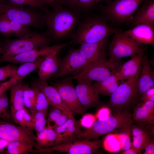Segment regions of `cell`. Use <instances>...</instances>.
<instances>
[{"mask_svg":"<svg viewBox=\"0 0 154 154\" xmlns=\"http://www.w3.org/2000/svg\"><path fill=\"white\" fill-rule=\"evenodd\" d=\"M102 15H88L81 18L70 44L80 45L108 39L117 30L111 26Z\"/></svg>","mask_w":154,"mask_h":154,"instance_id":"obj_1","label":"cell"},{"mask_svg":"<svg viewBox=\"0 0 154 154\" xmlns=\"http://www.w3.org/2000/svg\"><path fill=\"white\" fill-rule=\"evenodd\" d=\"M45 15V24L48 34L54 39L65 38L73 33L82 18L81 15L57 4Z\"/></svg>","mask_w":154,"mask_h":154,"instance_id":"obj_2","label":"cell"},{"mask_svg":"<svg viewBox=\"0 0 154 154\" xmlns=\"http://www.w3.org/2000/svg\"><path fill=\"white\" fill-rule=\"evenodd\" d=\"M141 71L121 83L110 95L107 107L113 114L130 110L139 98L138 81Z\"/></svg>","mask_w":154,"mask_h":154,"instance_id":"obj_3","label":"cell"},{"mask_svg":"<svg viewBox=\"0 0 154 154\" xmlns=\"http://www.w3.org/2000/svg\"><path fill=\"white\" fill-rule=\"evenodd\" d=\"M129 110L118 112L104 119H98L90 127L86 128L71 141L82 139L92 140L116 130L132 120Z\"/></svg>","mask_w":154,"mask_h":154,"instance_id":"obj_4","label":"cell"},{"mask_svg":"<svg viewBox=\"0 0 154 154\" xmlns=\"http://www.w3.org/2000/svg\"><path fill=\"white\" fill-rule=\"evenodd\" d=\"M0 15L28 27L38 28L45 24V15L8 0H0Z\"/></svg>","mask_w":154,"mask_h":154,"instance_id":"obj_5","label":"cell"},{"mask_svg":"<svg viewBox=\"0 0 154 154\" xmlns=\"http://www.w3.org/2000/svg\"><path fill=\"white\" fill-rule=\"evenodd\" d=\"M50 41V39L46 36L31 31L16 39L6 42L2 46V56H13L33 49L48 46Z\"/></svg>","mask_w":154,"mask_h":154,"instance_id":"obj_6","label":"cell"},{"mask_svg":"<svg viewBox=\"0 0 154 154\" xmlns=\"http://www.w3.org/2000/svg\"><path fill=\"white\" fill-rule=\"evenodd\" d=\"M145 0H114L101 8L102 15L106 20L116 24L131 18L140 4Z\"/></svg>","mask_w":154,"mask_h":154,"instance_id":"obj_7","label":"cell"},{"mask_svg":"<svg viewBox=\"0 0 154 154\" xmlns=\"http://www.w3.org/2000/svg\"><path fill=\"white\" fill-rule=\"evenodd\" d=\"M102 144L101 140L75 139L54 146L42 148L37 150L40 154L56 152L68 154H92L97 152Z\"/></svg>","mask_w":154,"mask_h":154,"instance_id":"obj_8","label":"cell"},{"mask_svg":"<svg viewBox=\"0 0 154 154\" xmlns=\"http://www.w3.org/2000/svg\"><path fill=\"white\" fill-rule=\"evenodd\" d=\"M122 64L121 60L106 58L88 66L80 75L72 77L73 79L100 81L117 72Z\"/></svg>","mask_w":154,"mask_h":154,"instance_id":"obj_9","label":"cell"},{"mask_svg":"<svg viewBox=\"0 0 154 154\" xmlns=\"http://www.w3.org/2000/svg\"><path fill=\"white\" fill-rule=\"evenodd\" d=\"M142 46L128 36L125 32L117 30L109 46L108 54L110 58L121 60L122 58L134 56L139 52Z\"/></svg>","mask_w":154,"mask_h":154,"instance_id":"obj_10","label":"cell"},{"mask_svg":"<svg viewBox=\"0 0 154 154\" xmlns=\"http://www.w3.org/2000/svg\"><path fill=\"white\" fill-rule=\"evenodd\" d=\"M72 76L63 78L52 86L72 114L82 115L84 112L74 85Z\"/></svg>","mask_w":154,"mask_h":154,"instance_id":"obj_11","label":"cell"},{"mask_svg":"<svg viewBox=\"0 0 154 154\" xmlns=\"http://www.w3.org/2000/svg\"><path fill=\"white\" fill-rule=\"evenodd\" d=\"M87 64V61L82 56L79 49L72 48L62 59L59 70L53 77L57 78L68 74L77 76L84 71Z\"/></svg>","mask_w":154,"mask_h":154,"instance_id":"obj_12","label":"cell"},{"mask_svg":"<svg viewBox=\"0 0 154 154\" xmlns=\"http://www.w3.org/2000/svg\"><path fill=\"white\" fill-rule=\"evenodd\" d=\"M70 44V43H68L51 46H47L33 49L13 56H2L0 58V63L3 62H8L15 64L33 62L39 58L40 56L57 54L62 48Z\"/></svg>","mask_w":154,"mask_h":154,"instance_id":"obj_13","label":"cell"},{"mask_svg":"<svg viewBox=\"0 0 154 154\" xmlns=\"http://www.w3.org/2000/svg\"><path fill=\"white\" fill-rule=\"evenodd\" d=\"M76 80L78 83L75 89L84 111L103 105L92 81L80 78Z\"/></svg>","mask_w":154,"mask_h":154,"instance_id":"obj_14","label":"cell"},{"mask_svg":"<svg viewBox=\"0 0 154 154\" xmlns=\"http://www.w3.org/2000/svg\"><path fill=\"white\" fill-rule=\"evenodd\" d=\"M36 136L33 131L0 119V138L9 141L18 140L33 144L36 147Z\"/></svg>","mask_w":154,"mask_h":154,"instance_id":"obj_15","label":"cell"},{"mask_svg":"<svg viewBox=\"0 0 154 154\" xmlns=\"http://www.w3.org/2000/svg\"><path fill=\"white\" fill-rule=\"evenodd\" d=\"M108 40L107 39L99 42L80 45L79 50L82 56L88 61L86 66L106 58V50Z\"/></svg>","mask_w":154,"mask_h":154,"instance_id":"obj_16","label":"cell"},{"mask_svg":"<svg viewBox=\"0 0 154 154\" xmlns=\"http://www.w3.org/2000/svg\"><path fill=\"white\" fill-rule=\"evenodd\" d=\"M133 122L142 125H153L154 123V102H142L134 108L132 114Z\"/></svg>","mask_w":154,"mask_h":154,"instance_id":"obj_17","label":"cell"},{"mask_svg":"<svg viewBox=\"0 0 154 154\" xmlns=\"http://www.w3.org/2000/svg\"><path fill=\"white\" fill-rule=\"evenodd\" d=\"M44 94L49 105L62 111L71 112L62 100L57 90L52 86L48 85L47 81L38 79L33 84Z\"/></svg>","mask_w":154,"mask_h":154,"instance_id":"obj_18","label":"cell"},{"mask_svg":"<svg viewBox=\"0 0 154 154\" xmlns=\"http://www.w3.org/2000/svg\"><path fill=\"white\" fill-rule=\"evenodd\" d=\"M151 125H142L133 122L131 126L133 147L141 151L144 149L154 135V126Z\"/></svg>","mask_w":154,"mask_h":154,"instance_id":"obj_19","label":"cell"},{"mask_svg":"<svg viewBox=\"0 0 154 154\" xmlns=\"http://www.w3.org/2000/svg\"><path fill=\"white\" fill-rule=\"evenodd\" d=\"M54 129L57 135L55 145L70 141L82 131L73 115L63 124L59 126L54 127Z\"/></svg>","mask_w":154,"mask_h":154,"instance_id":"obj_20","label":"cell"},{"mask_svg":"<svg viewBox=\"0 0 154 154\" xmlns=\"http://www.w3.org/2000/svg\"><path fill=\"white\" fill-rule=\"evenodd\" d=\"M125 33L128 36L140 44L154 45V28L153 25L141 23Z\"/></svg>","mask_w":154,"mask_h":154,"instance_id":"obj_21","label":"cell"},{"mask_svg":"<svg viewBox=\"0 0 154 154\" xmlns=\"http://www.w3.org/2000/svg\"><path fill=\"white\" fill-rule=\"evenodd\" d=\"M145 48L142 47L139 52L125 63L122 64L116 73L119 80H128L137 74L141 70L142 60Z\"/></svg>","mask_w":154,"mask_h":154,"instance_id":"obj_22","label":"cell"},{"mask_svg":"<svg viewBox=\"0 0 154 154\" xmlns=\"http://www.w3.org/2000/svg\"><path fill=\"white\" fill-rule=\"evenodd\" d=\"M154 70L152 68L147 56L144 55L143 53L137 84L139 98L147 90L154 88Z\"/></svg>","mask_w":154,"mask_h":154,"instance_id":"obj_23","label":"cell"},{"mask_svg":"<svg viewBox=\"0 0 154 154\" xmlns=\"http://www.w3.org/2000/svg\"><path fill=\"white\" fill-rule=\"evenodd\" d=\"M56 54L47 56L41 62L38 69V79L47 81L53 77L59 70L62 59Z\"/></svg>","mask_w":154,"mask_h":154,"instance_id":"obj_24","label":"cell"},{"mask_svg":"<svg viewBox=\"0 0 154 154\" xmlns=\"http://www.w3.org/2000/svg\"><path fill=\"white\" fill-rule=\"evenodd\" d=\"M31 32L28 27L0 15V33L7 36L19 37Z\"/></svg>","mask_w":154,"mask_h":154,"instance_id":"obj_25","label":"cell"},{"mask_svg":"<svg viewBox=\"0 0 154 154\" xmlns=\"http://www.w3.org/2000/svg\"><path fill=\"white\" fill-rule=\"evenodd\" d=\"M25 85L21 80L17 82L10 88V100L11 104L10 113L12 119L17 111L25 108L23 98Z\"/></svg>","mask_w":154,"mask_h":154,"instance_id":"obj_26","label":"cell"},{"mask_svg":"<svg viewBox=\"0 0 154 154\" xmlns=\"http://www.w3.org/2000/svg\"><path fill=\"white\" fill-rule=\"evenodd\" d=\"M133 22L135 25L142 23L154 25V0L145 1L142 6L137 11Z\"/></svg>","mask_w":154,"mask_h":154,"instance_id":"obj_27","label":"cell"},{"mask_svg":"<svg viewBox=\"0 0 154 154\" xmlns=\"http://www.w3.org/2000/svg\"><path fill=\"white\" fill-rule=\"evenodd\" d=\"M57 134L54 129L53 125L47 123V126L36 135L35 140L36 150L42 148L50 147L55 145Z\"/></svg>","mask_w":154,"mask_h":154,"instance_id":"obj_28","label":"cell"},{"mask_svg":"<svg viewBox=\"0 0 154 154\" xmlns=\"http://www.w3.org/2000/svg\"><path fill=\"white\" fill-rule=\"evenodd\" d=\"M119 81L116 72L103 80L96 82L93 85L99 95L110 96L118 87Z\"/></svg>","mask_w":154,"mask_h":154,"instance_id":"obj_29","label":"cell"},{"mask_svg":"<svg viewBox=\"0 0 154 154\" xmlns=\"http://www.w3.org/2000/svg\"><path fill=\"white\" fill-rule=\"evenodd\" d=\"M61 4L71 10L81 15L90 11L97 4L94 0H61Z\"/></svg>","mask_w":154,"mask_h":154,"instance_id":"obj_30","label":"cell"},{"mask_svg":"<svg viewBox=\"0 0 154 154\" xmlns=\"http://www.w3.org/2000/svg\"><path fill=\"white\" fill-rule=\"evenodd\" d=\"M34 148L33 145L25 142L11 141L9 143L5 153L7 154H27L32 152H37Z\"/></svg>","mask_w":154,"mask_h":154,"instance_id":"obj_31","label":"cell"},{"mask_svg":"<svg viewBox=\"0 0 154 154\" xmlns=\"http://www.w3.org/2000/svg\"><path fill=\"white\" fill-rule=\"evenodd\" d=\"M133 121H130L124 126L117 129L121 149L123 151L130 148L132 145L131 142V126Z\"/></svg>","mask_w":154,"mask_h":154,"instance_id":"obj_32","label":"cell"},{"mask_svg":"<svg viewBox=\"0 0 154 154\" xmlns=\"http://www.w3.org/2000/svg\"><path fill=\"white\" fill-rule=\"evenodd\" d=\"M46 56L39 58L33 62L22 63L23 64L18 67L16 76L23 80L25 76L38 69Z\"/></svg>","mask_w":154,"mask_h":154,"instance_id":"obj_33","label":"cell"},{"mask_svg":"<svg viewBox=\"0 0 154 154\" xmlns=\"http://www.w3.org/2000/svg\"><path fill=\"white\" fill-rule=\"evenodd\" d=\"M36 94V88L33 86L31 88L25 84L23 91V98L25 107L31 113L35 111V104Z\"/></svg>","mask_w":154,"mask_h":154,"instance_id":"obj_34","label":"cell"},{"mask_svg":"<svg viewBox=\"0 0 154 154\" xmlns=\"http://www.w3.org/2000/svg\"><path fill=\"white\" fill-rule=\"evenodd\" d=\"M103 145L106 150L111 152H116L121 149L118 136L117 133H109L104 140Z\"/></svg>","mask_w":154,"mask_h":154,"instance_id":"obj_35","label":"cell"},{"mask_svg":"<svg viewBox=\"0 0 154 154\" xmlns=\"http://www.w3.org/2000/svg\"><path fill=\"white\" fill-rule=\"evenodd\" d=\"M35 104V111L40 112L44 113L46 116L48 114L49 104L44 94L37 88Z\"/></svg>","mask_w":154,"mask_h":154,"instance_id":"obj_36","label":"cell"},{"mask_svg":"<svg viewBox=\"0 0 154 154\" xmlns=\"http://www.w3.org/2000/svg\"><path fill=\"white\" fill-rule=\"evenodd\" d=\"M9 106L8 98L5 92L0 96V119L10 122L12 119Z\"/></svg>","mask_w":154,"mask_h":154,"instance_id":"obj_37","label":"cell"},{"mask_svg":"<svg viewBox=\"0 0 154 154\" xmlns=\"http://www.w3.org/2000/svg\"><path fill=\"white\" fill-rule=\"evenodd\" d=\"M31 113L34 119V130L36 131V135H37L46 127L47 120L46 119V116L44 113L40 112L35 111Z\"/></svg>","mask_w":154,"mask_h":154,"instance_id":"obj_38","label":"cell"},{"mask_svg":"<svg viewBox=\"0 0 154 154\" xmlns=\"http://www.w3.org/2000/svg\"><path fill=\"white\" fill-rule=\"evenodd\" d=\"M18 67L7 64L0 67V82L5 80L9 77L16 76Z\"/></svg>","mask_w":154,"mask_h":154,"instance_id":"obj_39","label":"cell"},{"mask_svg":"<svg viewBox=\"0 0 154 154\" xmlns=\"http://www.w3.org/2000/svg\"><path fill=\"white\" fill-rule=\"evenodd\" d=\"M16 4L28 6L42 9L46 13L48 11L44 7V5L39 0H8Z\"/></svg>","mask_w":154,"mask_h":154,"instance_id":"obj_40","label":"cell"},{"mask_svg":"<svg viewBox=\"0 0 154 154\" xmlns=\"http://www.w3.org/2000/svg\"><path fill=\"white\" fill-rule=\"evenodd\" d=\"M22 80L21 78L15 76L4 82H0V96L18 81Z\"/></svg>","mask_w":154,"mask_h":154,"instance_id":"obj_41","label":"cell"},{"mask_svg":"<svg viewBox=\"0 0 154 154\" xmlns=\"http://www.w3.org/2000/svg\"><path fill=\"white\" fill-rule=\"evenodd\" d=\"M95 121V117L93 114H88L83 116L80 121V123L82 127L87 128L90 127Z\"/></svg>","mask_w":154,"mask_h":154,"instance_id":"obj_42","label":"cell"},{"mask_svg":"<svg viewBox=\"0 0 154 154\" xmlns=\"http://www.w3.org/2000/svg\"><path fill=\"white\" fill-rule=\"evenodd\" d=\"M25 108V107L17 111L13 117L12 119L16 123L19 125V126L27 128L25 123L24 117V112Z\"/></svg>","mask_w":154,"mask_h":154,"instance_id":"obj_43","label":"cell"},{"mask_svg":"<svg viewBox=\"0 0 154 154\" xmlns=\"http://www.w3.org/2000/svg\"><path fill=\"white\" fill-rule=\"evenodd\" d=\"M24 117L27 128L33 131L34 128V119L31 114L26 108L24 112Z\"/></svg>","mask_w":154,"mask_h":154,"instance_id":"obj_44","label":"cell"},{"mask_svg":"<svg viewBox=\"0 0 154 154\" xmlns=\"http://www.w3.org/2000/svg\"><path fill=\"white\" fill-rule=\"evenodd\" d=\"M138 100L142 102H154V88H151L144 92L139 97Z\"/></svg>","mask_w":154,"mask_h":154,"instance_id":"obj_45","label":"cell"},{"mask_svg":"<svg viewBox=\"0 0 154 154\" xmlns=\"http://www.w3.org/2000/svg\"><path fill=\"white\" fill-rule=\"evenodd\" d=\"M63 111L60 109L52 107L48 114L47 123L50 124L51 122L54 123Z\"/></svg>","mask_w":154,"mask_h":154,"instance_id":"obj_46","label":"cell"},{"mask_svg":"<svg viewBox=\"0 0 154 154\" xmlns=\"http://www.w3.org/2000/svg\"><path fill=\"white\" fill-rule=\"evenodd\" d=\"M73 114L71 112L63 111L54 122V127H58L63 124Z\"/></svg>","mask_w":154,"mask_h":154,"instance_id":"obj_47","label":"cell"},{"mask_svg":"<svg viewBox=\"0 0 154 154\" xmlns=\"http://www.w3.org/2000/svg\"><path fill=\"white\" fill-rule=\"evenodd\" d=\"M110 110L107 107H102L97 112L96 117L98 119H104L109 116Z\"/></svg>","mask_w":154,"mask_h":154,"instance_id":"obj_48","label":"cell"},{"mask_svg":"<svg viewBox=\"0 0 154 154\" xmlns=\"http://www.w3.org/2000/svg\"><path fill=\"white\" fill-rule=\"evenodd\" d=\"M144 154H154V141L153 139H151L150 141L146 145L144 149Z\"/></svg>","mask_w":154,"mask_h":154,"instance_id":"obj_49","label":"cell"},{"mask_svg":"<svg viewBox=\"0 0 154 154\" xmlns=\"http://www.w3.org/2000/svg\"><path fill=\"white\" fill-rule=\"evenodd\" d=\"M142 152L141 151L136 149L132 146L131 147L128 149L123 151L120 154H141Z\"/></svg>","mask_w":154,"mask_h":154,"instance_id":"obj_50","label":"cell"},{"mask_svg":"<svg viewBox=\"0 0 154 154\" xmlns=\"http://www.w3.org/2000/svg\"><path fill=\"white\" fill-rule=\"evenodd\" d=\"M9 141L0 138V154L4 153Z\"/></svg>","mask_w":154,"mask_h":154,"instance_id":"obj_51","label":"cell"},{"mask_svg":"<svg viewBox=\"0 0 154 154\" xmlns=\"http://www.w3.org/2000/svg\"><path fill=\"white\" fill-rule=\"evenodd\" d=\"M44 5L45 4L54 5L58 3L61 4V0H39Z\"/></svg>","mask_w":154,"mask_h":154,"instance_id":"obj_52","label":"cell"},{"mask_svg":"<svg viewBox=\"0 0 154 154\" xmlns=\"http://www.w3.org/2000/svg\"><path fill=\"white\" fill-rule=\"evenodd\" d=\"M2 46L1 44L0 38V56L2 54Z\"/></svg>","mask_w":154,"mask_h":154,"instance_id":"obj_53","label":"cell"},{"mask_svg":"<svg viewBox=\"0 0 154 154\" xmlns=\"http://www.w3.org/2000/svg\"><path fill=\"white\" fill-rule=\"evenodd\" d=\"M96 3L97 4L104 0H94Z\"/></svg>","mask_w":154,"mask_h":154,"instance_id":"obj_54","label":"cell"},{"mask_svg":"<svg viewBox=\"0 0 154 154\" xmlns=\"http://www.w3.org/2000/svg\"></svg>","mask_w":154,"mask_h":154,"instance_id":"obj_55","label":"cell"}]
</instances>
